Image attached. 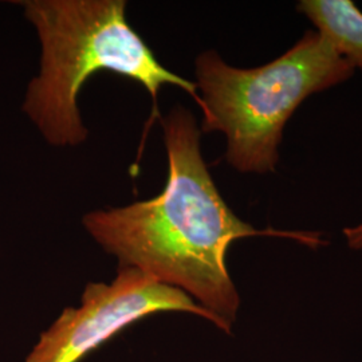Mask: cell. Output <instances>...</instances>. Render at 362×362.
<instances>
[{"label":"cell","mask_w":362,"mask_h":362,"mask_svg":"<svg viewBox=\"0 0 362 362\" xmlns=\"http://www.w3.org/2000/svg\"><path fill=\"white\" fill-rule=\"evenodd\" d=\"M27 16L42 42V70L27 93L25 107L55 146H77L88 137L78 109V94L98 71H112L141 83L153 107L143 143L158 112L164 85L181 88L199 106L194 82L161 65L127 19L125 0H35L27 1Z\"/></svg>","instance_id":"cell-2"},{"label":"cell","mask_w":362,"mask_h":362,"mask_svg":"<svg viewBox=\"0 0 362 362\" xmlns=\"http://www.w3.org/2000/svg\"><path fill=\"white\" fill-rule=\"evenodd\" d=\"M297 8L354 69L362 70V13L353 1L302 0Z\"/></svg>","instance_id":"cell-5"},{"label":"cell","mask_w":362,"mask_h":362,"mask_svg":"<svg viewBox=\"0 0 362 362\" xmlns=\"http://www.w3.org/2000/svg\"><path fill=\"white\" fill-rule=\"evenodd\" d=\"M354 67L329 39L309 30L267 65L238 69L208 50L196 59L202 132L227 136L226 160L240 172L275 170L284 128L308 97L348 81Z\"/></svg>","instance_id":"cell-3"},{"label":"cell","mask_w":362,"mask_h":362,"mask_svg":"<svg viewBox=\"0 0 362 362\" xmlns=\"http://www.w3.org/2000/svg\"><path fill=\"white\" fill-rule=\"evenodd\" d=\"M163 128L169 169L163 192L127 207L91 211L82 224L119 267L184 291L215 318L219 330L231 334L240 309L226 262L233 242L257 235L311 247L322 240L318 233L257 230L239 219L211 177L194 115L175 106Z\"/></svg>","instance_id":"cell-1"},{"label":"cell","mask_w":362,"mask_h":362,"mask_svg":"<svg viewBox=\"0 0 362 362\" xmlns=\"http://www.w3.org/2000/svg\"><path fill=\"white\" fill-rule=\"evenodd\" d=\"M344 233L346 236L348 245L353 250H361L362 248V224L353 227V228H345Z\"/></svg>","instance_id":"cell-6"},{"label":"cell","mask_w":362,"mask_h":362,"mask_svg":"<svg viewBox=\"0 0 362 362\" xmlns=\"http://www.w3.org/2000/svg\"><path fill=\"white\" fill-rule=\"evenodd\" d=\"M157 313H188L215 318L179 288L119 267L110 284H88L77 308H66L46 329L25 362H79L132 324Z\"/></svg>","instance_id":"cell-4"}]
</instances>
